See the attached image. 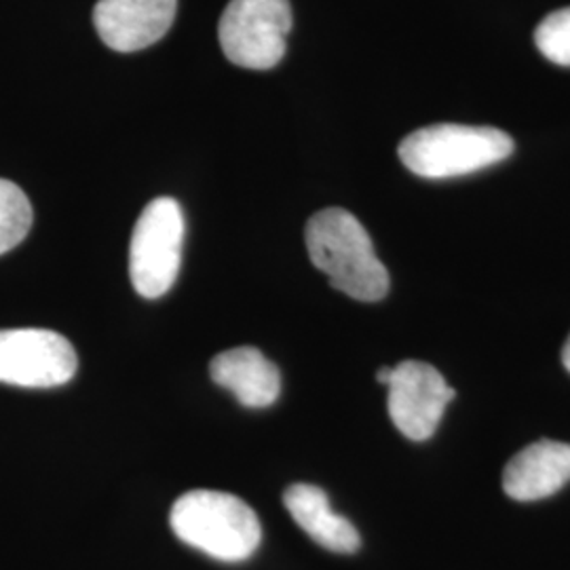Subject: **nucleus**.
<instances>
[{"label": "nucleus", "instance_id": "obj_4", "mask_svg": "<svg viewBox=\"0 0 570 570\" xmlns=\"http://www.w3.org/2000/svg\"><path fill=\"white\" fill-rule=\"evenodd\" d=\"M183 207L159 197L144 207L129 245V275L144 298H161L171 289L183 263Z\"/></svg>", "mask_w": 570, "mask_h": 570}, {"label": "nucleus", "instance_id": "obj_5", "mask_svg": "<svg viewBox=\"0 0 570 570\" xmlns=\"http://www.w3.org/2000/svg\"><path fill=\"white\" fill-rule=\"evenodd\" d=\"M289 30V0H230L220 18L218 39L235 66L268 70L284 60Z\"/></svg>", "mask_w": 570, "mask_h": 570}, {"label": "nucleus", "instance_id": "obj_12", "mask_svg": "<svg viewBox=\"0 0 570 570\" xmlns=\"http://www.w3.org/2000/svg\"><path fill=\"white\" fill-rule=\"evenodd\" d=\"M32 205L18 184L0 178V254L11 252L32 228Z\"/></svg>", "mask_w": 570, "mask_h": 570}, {"label": "nucleus", "instance_id": "obj_13", "mask_svg": "<svg viewBox=\"0 0 570 570\" xmlns=\"http://www.w3.org/2000/svg\"><path fill=\"white\" fill-rule=\"evenodd\" d=\"M537 49L558 66H570V7L550 13L534 32Z\"/></svg>", "mask_w": 570, "mask_h": 570}, {"label": "nucleus", "instance_id": "obj_6", "mask_svg": "<svg viewBox=\"0 0 570 570\" xmlns=\"http://www.w3.org/2000/svg\"><path fill=\"white\" fill-rule=\"evenodd\" d=\"M79 367L75 346L58 332L41 327L0 330V383L51 389L72 381Z\"/></svg>", "mask_w": 570, "mask_h": 570}, {"label": "nucleus", "instance_id": "obj_3", "mask_svg": "<svg viewBox=\"0 0 570 570\" xmlns=\"http://www.w3.org/2000/svg\"><path fill=\"white\" fill-rule=\"evenodd\" d=\"M513 140L494 127L440 122L412 131L400 144V159L421 178L444 180L468 176L505 161Z\"/></svg>", "mask_w": 570, "mask_h": 570}, {"label": "nucleus", "instance_id": "obj_10", "mask_svg": "<svg viewBox=\"0 0 570 570\" xmlns=\"http://www.w3.org/2000/svg\"><path fill=\"white\" fill-rule=\"evenodd\" d=\"M212 381L228 389L239 404L266 407L282 393L279 370L254 346H237L218 353L209 364Z\"/></svg>", "mask_w": 570, "mask_h": 570}, {"label": "nucleus", "instance_id": "obj_11", "mask_svg": "<svg viewBox=\"0 0 570 570\" xmlns=\"http://www.w3.org/2000/svg\"><path fill=\"white\" fill-rule=\"evenodd\" d=\"M285 510L294 522L322 548L336 553H355L362 548L357 529L330 508L327 494L313 484H292L284 492Z\"/></svg>", "mask_w": 570, "mask_h": 570}, {"label": "nucleus", "instance_id": "obj_14", "mask_svg": "<svg viewBox=\"0 0 570 570\" xmlns=\"http://www.w3.org/2000/svg\"><path fill=\"white\" fill-rule=\"evenodd\" d=\"M391 370H393V367H381V370H379V374H376V381H379V383H383V385H389Z\"/></svg>", "mask_w": 570, "mask_h": 570}, {"label": "nucleus", "instance_id": "obj_9", "mask_svg": "<svg viewBox=\"0 0 570 570\" xmlns=\"http://www.w3.org/2000/svg\"><path fill=\"white\" fill-rule=\"evenodd\" d=\"M570 482V444L539 440L518 452L503 471V490L515 501H539Z\"/></svg>", "mask_w": 570, "mask_h": 570}, {"label": "nucleus", "instance_id": "obj_7", "mask_svg": "<svg viewBox=\"0 0 570 570\" xmlns=\"http://www.w3.org/2000/svg\"><path fill=\"white\" fill-rule=\"evenodd\" d=\"M389 416L407 440L425 442L435 431L454 400V389L433 366L406 360L391 370Z\"/></svg>", "mask_w": 570, "mask_h": 570}, {"label": "nucleus", "instance_id": "obj_15", "mask_svg": "<svg viewBox=\"0 0 570 570\" xmlns=\"http://www.w3.org/2000/svg\"><path fill=\"white\" fill-rule=\"evenodd\" d=\"M562 364H564V367L570 372V336L569 341H567V345L562 348Z\"/></svg>", "mask_w": 570, "mask_h": 570}, {"label": "nucleus", "instance_id": "obj_8", "mask_svg": "<svg viewBox=\"0 0 570 570\" xmlns=\"http://www.w3.org/2000/svg\"><path fill=\"white\" fill-rule=\"evenodd\" d=\"M178 0H100L94 26L104 45L131 53L161 41L176 20Z\"/></svg>", "mask_w": 570, "mask_h": 570}, {"label": "nucleus", "instance_id": "obj_1", "mask_svg": "<svg viewBox=\"0 0 570 570\" xmlns=\"http://www.w3.org/2000/svg\"><path fill=\"white\" fill-rule=\"evenodd\" d=\"M311 263L334 289L362 303H379L387 296L389 273L379 261L364 225L346 209L317 212L305 230Z\"/></svg>", "mask_w": 570, "mask_h": 570}, {"label": "nucleus", "instance_id": "obj_2", "mask_svg": "<svg viewBox=\"0 0 570 570\" xmlns=\"http://www.w3.org/2000/svg\"><path fill=\"white\" fill-rule=\"evenodd\" d=\"M169 524L186 546L223 562L247 560L263 541L256 511L220 490L184 492L171 508Z\"/></svg>", "mask_w": 570, "mask_h": 570}]
</instances>
